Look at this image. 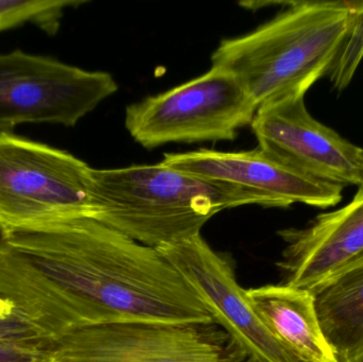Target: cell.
<instances>
[{
  "instance_id": "1",
  "label": "cell",
  "mask_w": 363,
  "mask_h": 362,
  "mask_svg": "<svg viewBox=\"0 0 363 362\" xmlns=\"http://www.w3.org/2000/svg\"><path fill=\"white\" fill-rule=\"evenodd\" d=\"M0 295L51 344L108 323L213 322L157 249L87 217L0 236Z\"/></svg>"
},
{
  "instance_id": "2",
  "label": "cell",
  "mask_w": 363,
  "mask_h": 362,
  "mask_svg": "<svg viewBox=\"0 0 363 362\" xmlns=\"http://www.w3.org/2000/svg\"><path fill=\"white\" fill-rule=\"evenodd\" d=\"M254 31L225 38L211 64L234 74L256 106L306 95L338 63L363 1H290Z\"/></svg>"
},
{
  "instance_id": "3",
  "label": "cell",
  "mask_w": 363,
  "mask_h": 362,
  "mask_svg": "<svg viewBox=\"0 0 363 362\" xmlns=\"http://www.w3.org/2000/svg\"><path fill=\"white\" fill-rule=\"evenodd\" d=\"M91 218L135 242L161 249L201 234L218 213L267 208L249 191L174 169L163 162L91 172Z\"/></svg>"
},
{
  "instance_id": "4",
  "label": "cell",
  "mask_w": 363,
  "mask_h": 362,
  "mask_svg": "<svg viewBox=\"0 0 363 362\" xmlns=\"http://www.w3.org/2000/svg\"><path fill=\"white\" fill-rule=\"evenodd\" d=\"M91 172L66 151L0 131V236L91 218Z\"/></svg>"
},
{
  "instance_id": "5",
  "label": "cell",
  "mask_w": 363,
  "mask_h": 362,
  "mask_svg": "<svg viewBox=\"0 0 363 362\" xmlns=\"http://www.w3.org/2000/svg\"><path fill=\"white\" fill-rule=\"evenodd\" d=\"M257 108L234 74L211 66L194 80L130 104L125 125L147 149L233 140L241 128L251 125Z\"/></svg>"
},
{
  "instance_id": "6",
  "label": "cell",
  "mask_w": 363,
  "mask_h": 362,
  "mask_svg": "<svg viewBox=\"0 0 363 362\" xmlns=\"http://www.w3.org/2000/svg\"><path fill=\"white\" fill-rule=\"evenodd\" d=\"M118 91L106 72H89L46 55L0 53V131L23 123L72 128Z\"/></svg>"
},
{
  "instance_id": "7",
  "label": "cell",
  "mask_w": 363,
  "mask_h": 362,
  "mask_svg": "<svg viewBox=\"0 0 363 362\" xmlns=\"http://www.w3.org/2000/svg\"><path fill=\"white\" fill-rule=\"evenodd\" d=\"M219 327L215 322L95 325L53 342L45 362H252Z\"/></svg>"
},
{
  "instance_id": "8",
  "label": "cell",
  "mask_w": 363,
  "mask_h": 362,
  "mask_svg": "<svg viewBox=\"0 0 363 362\" xmlns=\"http://www.w3.org/2000/svg\"><path fill=\"white\" fill-rule=\"evenodd\" d=\"M157 250L180 272L243 356L252 362H300L256 312L230 261L201 234Z\"/></svg>"
},
{
  "instance_id": "9",
  "label": "cell",
  "mask_w": 363,
  "mask_h": 362,
  "mask_svg": "<svg viewBox=\"0 0 363 362\" xmlns=\"http://www.w3.org/2000/svg\"><path fill=\"white\" fill-rule=\"evenodd\" d=\"M251 128L258 148L298 171L343 187L362 184L363 149L313 118L305 96L259 106Z\"/></svg>"
},
{
  "instance_id": "10",
  "label": "cell",
  "mask_w": 363,
  "mask_h": 362,
  "mask_svg": "<svg viewBox=\"0 0 363 362\" xmlns=\"http://www.w3.org/2000/svg\"><path fill=\"white\" fill-rule=\"evenodd\" d=\"M162 162L205 180L254 193L264 200L267 208L302 203L328 208L342 201L345 187L307 176L260 148L237 152L201 149L167 153Z\"/></svg>"
},
{
  "instance_id": "11",
  "label": "cell",
  "mask_w": 363,
  "mask_h": 362,
  "mask_svg": "<svg viewBox=\"0 0 363 362\" xmlns=\"http://www.w3.org/2000/svg\"><path fill=\"white\" fill-rule=\"evenodd\" d=\"M286 242L277 263L283 284L313 295L363 268V185L339 210L319 215L303 229L279 232Z\"/></svg>"
},
{
  "instance_id": "12",
  "label": "cell",
  "mask_w": 363,
  "mask_h": 362,
  "mask_svg": "<svg viewBox=\"0 0 363 362\" xmlns=\"http://www.w3.org/2000/svg\"><path fill=\"white\" fill-rule=\"evenodd\" d=\"M256 312L275 337L300 362H339L324 335L315 295L285 284L247 290Z\"/></svg>"
},
{
  "instance_id": "13",
  "label": "cell",
  "mask_w": 363,
  "mask_h": 362,
  "mask_svg": "<svg viewBox=\"0 0 363 362\" xmlns=\"http://www.w3.org/2000/svg\"><path fill=\"white\" fill-rule=\"evenodd\" d=\"M318 316L339 362H363V268L315 293Z\"/></svg>"
},
{
  "instance_id": "14",
  "label": "cell",
  "mask_w": 363,
  "mask_h": 362,
  "mask_svg": "<svg viewBox=\"0 0 363 362\" xmlns=\"http://www.w3.org/2000/svg\"><path fill=\"white\" fill-rule=\"evenodd\" d=\"M83 4V0H0V32L31 23L55 35L66 9Z\"/></svg>"
},
{
  "instance_id": "15",
  "label": "cell",
  "mask_w": 363,
  "mask_h": 362,
  "mask_svg": "<svg viewBox=\"0 0 363 362\" xmlns=\"http://www.w3.org/2000/svg\"><path fill=\"white\" fill-rule=\"evenodd\" d=\"M0 344H29L47 350L52 346L29 321L15 310L10 316L0 318Z\"/></svg>"
},
{
  "instance_id": "16",
  "label": "cell",
  "mask_w": 363,
  "mask_h": 362,
  "mask_svg": "<svg viewBox=\"0 0 363 362\" xmlns=\"http://www.w3.org/2000/svg\"><path fill=\"white\" fill-rule=\"evenodd\" d=\"M47 352L29 344H0V362H45Z\"/></svg>"
},
{
  "instance_id": "17",
  "label": "cell",
  "mask_w": 363,
  "mask_h": 362,
  "mask_svg": "<svg viewBox=\"0 0 363 362\" xmlns=\"http://www.w3.org/2000/svg\"><path fill=\"white\" fill-rule=\"evenodd\" d=\"M13 312H14V306H13V304L11 303L9 300H6V298L0 295V318L10 316Z\"/></svg>"
},
{
  "instance_id": "18",
  "label": "cell",
  "mask_w": 363,
  "mask_h": 362,
  "mask_svg": "<svg viewBox=\"0 0 363 362\" xmlns=\"http://www.w3.org/2000/svg\"><path fill=\"white\" fill-rule=\"evenodd\" d=\"M360 185H363V172H362V184Z\"/></svg>"
}]
</instances>
